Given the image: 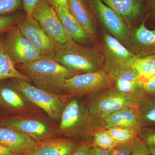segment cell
<instances>
[{"instance_id":"cell-7","label":"cell","mask_w":155,"mask_h":155,"mask_svg":"<svg viewBox=\"0 0 155 155\" xmlns=\"http://www.w3.org/2000/svg\"><path fill=\"white\" fill-rule=\"evenodd\" d=\"M11 85L27 99L41 108L53 119H61L66 103L58 94L33 86L29 82L12 78Z\"/></svg>"},{"instance_id":"cell-28","label":"cell","mask_w":155,"mask_h":155,"mask_svg":"<svg viewBox=\"0 0 155 155\" xmlns=\"http://www.w3.org/2000/svg\"><path fill=\"white\" fill-rule=\"evenodd\" d=\"M20 16L17 14L0 16V34L4 33L19 22Z\"/></svg>"},{"instance_id":"cell-1","label":"cell","mask_w":155,"mask_h":155,"mask_svg":"<svg viewBox=\"0 0 155 155\" xmlns=\"http://www.w3.org/2000/svg\"><path fill=\"white\" fill-rule=\"evenodd\" d=\"M20 72L37 87L56 93L62 91L65 81L81 74L56 62L53 57H44L31 63L17 65Z\"/></svg>"},{"instance_id":"cell-31","label":"cell","mask_w":155,"mask_h":155,"mask_svg":"<svg viewBox=\"0 0 155 155\" xmlns=\"http://www.w3.org/2000/svg\"><path fill=\"white\" fill-rule=\"evenodd\" d=\"M131 155H150L148 146L139 137L133 141Z\"/></svg>"},{"instance_id":"cell-36","label":"cell","mask_w":155,"mask_h":155,"mask_svg":"<svg viewBox=\"0 0 155 155\" xmlns=\"http://www.w3.org/2000/svg\"><path fill=\"white\" fill-rule=\"evenodd\" d=\"M46 1L54 9L59 6L68 8V0H46Z\"/></svg>"},{"instance_id":"cell-29","label":"cell","mask_w":155,"mask_h":155,"mask_svg":"<svg viewBox=\"0 0 155 155\" xmlns=\"http://www.w3.org/2000/svg\"><path fill=\"white\" fill-rule=\"evenodd\" d=\"M139 137L148 147H155V127H143L140 130Z\"/></svg>"},{"instance_id":"cell-27","label":"cell","mask_w":155,"mask_h":155,"mask_svg":"<svg viewBox=\"0 0 155 155\" xmlns=\"http://www.w3.org/2000/svg\"><path fill=\"white\" fill-rule=\"evenodd\" d=\"M22 5V0H0V16L10 15Z\"/></svg>"},{"instance_id":"cell-19","label":"cell","mask_w":155,"mask_h":155,"mask_svg":"<svg viewBox=\"0 0 155 155\" xmlns=\"http://www.w3.org/2000/svg\"><path fill=\"white\" fill-rule=\"evenodd\" d=\"M119 14L128 26L147 13L145 0H102Z\"/></svg>"},{"instance_id":"cell-5","label":"cell","mask_w":155,"mask_h":155,"mask_svg":"<svg viewBox=\"0 0 155 155\" xmlns=\"http://www.w3.org/2000/svg\"><path fill=\"white\" fill-rule=\"evenodd\" d=\"M114 82L110 75L104 70L81 73L66 79L62 91L76 97L89 96L114 87Z\"/></svg>"},{"instance_id":"cell-32","label":"cell","mask_w":155,"mask_h":155,"mask_svg":"<svg viewBox=\"0 0 155 155\" xmlns=\"http://www.w3.org/2000/svg\"><path fill=\"white\" fill-rule=\"evenodd\" d=\"M92 148L89 143H81L70 155H91Z\"/></svg>"},{"instance_id":"cell-2","label":"cell","mask_w":155,"mask_h":155,"mask_svg":"<svg viewBox=\"0 0 155 155\" xmlns=\"http://www.w3.org/2000/svg\"><path fill=\"white\" fill-rule=\"evenodd\" d=\"M53 59L81 73L97 72L104 67V58L100 48L81 44L71 38L64 43L56 45Z\"/></svg>"},{"instance_id":"cell-39","label":"cell","mask_w":155,"mask_h":155,"mask_svg":"<svg viewBox=\"0 0 155 155\" xmlns=\"http://www.w3.org/2000/svg\"><path fill=\"white\" fill-rule=\"evenodd\" d=\"M150 155H155V147H148Z\"/></svg>"},{"instance_id":"cell-12","label":"cell","mask_w":155,"mask_h":155,"mask_svg":"<svg viewBox=\"0 0 155 155\" xmlns=\"http://www.w3.org/2000/svg\"><path fill=\"white\" fill-rule=\"evenodd\" d=\"M147 16L136 28L131 29L125 47L137 58L155 55V30L148 29L146 25Z\"/></svg>"},{"instance_id":"cell-13","label":"cell","mask_w":155,"mask_h":155,"mask_svg":"<svg viewBox=\"0 0 155 155\" xmlns=\"http://www.w3.org/2000/svg\"><path fill=\"white\" fill-rule=\"evenodd\" d=\"M114 80V88L118 91L144 100L148 95L143 88L140 77L132 68L111 75Z\"/></svg>"},{"instance_id":"cell-11","label":"cell","mask_w":155,"mask_h":155,"mask_svg":"<svg viewBox=\"0 0 155 155\" xmlns=\"http://www.w3.org/2000/svg\"><path fill=\"white\" fill-rule=\"evenodd\" d=\"M17 27L23 36L44 56L53 57L56 45L32 17L20 20Z\"/></svg>"},{"instance_id":"cell-17","label":"cell","mask_w":155,"mask_h":155,"mask_svg":"<svg viewBox=\"0 0 155 155\" xmlns=\"http://www.w3.org/2000/svg\"><path fill=\"white\" fill-rule=\"evenodd\" d=\"M139 109L126 108L109 115L102 120L101 128L120 127L130 128L140 132L142 128L139 116Z\"/></svg>"},{"instance_id":"cell-34","label":"cell","mask_w":155,"mask_h":155,"mask_svg":"<svg viewBox=\"0 0 155 155\" xmlns=\"http://www.w3.org/2000/svg\"><path fill=\"white\" fill-rule=\"evenodd\" d=\"M143 88L148 95L155 94V75L149 79L143 81Z\"/></svg>"},{"instance_id":"cell-24","label":"cell","mask_w":155,"mask_h":155,"mask_svg":"<svg viewBox=\"0 0 155 155\" xmlns=\"http://www.w3.org/2000/svg\"><path fill=\"white\" fill-rule=\"evenodd\" d=\"M131 67L139 75L142 82L149 79L155 75V55L137 58Z\"/></svg>"},{"instance_id":"cell-23","label":"cell","mask_w":155,"mask_h":155,"mask_svg":"<svg viewBox=\"0 0 155 155\" xmlns=\"http://www.w3.org/2000/svg\"><path fill=\"white\" fill-rule=\"evenodd\" d=\"M139 116L142 128L155 126V94L148 95L141 104Z\"/></svg>"},{"instance_id":"cell-18","label":"cell","mask_w":155,"mask_h":155,"mask_svg":"<svg viewBox=\"0 0 155 155\" xmlns=\"http://www.w3.org/2000/svg\"><path fill=\"white\" fill-rule=\"evenodd\" d=\"M79 143L69 138L49 139L37 142L34 148L25 155H70Z\"/></svg>"},{"instance_id":"cell-38","label":"cell","mask_w":155,"mask_h":155,"mask_svg":"<svg viewBox=\"0 0 155 155\" xmlns=\"http://www.w3.org/2000/svg\"><path fill=\"white\" fill-rule=\"evenodd\" d=\"M91 155H110V154H109V151L93 147Z\"/></svg>"},{"instance_id":"cell-16","label":"cell","mask_w":155,"mask_h":155,"mask_svg":"<svg viewBox=\"0 0 155 155\" xmlns=\"http://www.w3.org/2000/svg\"><path fill=\"white\" fill-rule=\"evenodd\" d=\"M54 10L70 38L85 45L93 44L94 40L89 35L83 26L72 16L68 7L59 6Z\"/></svg>"},{"instance_id":"cell-8","label":"cell","mask_w":155,"mask_h":155,"mask_svg":"<svg viewBox=\"0 0 155 155\" xmlns=\"http://www.w3.org/2000/svg\"><path fill=\"white\" fill-rule=\"evenodd\" d=\"M0 38L3 48L15 65L31 63L44 57L14 26Z\"/></svg>"},{"instance_id":"cell-15","label":"cell","mask_w":155,"mask_h":155,"mask_svg":"<svg viewBox=\"0 0 155 155\" xmlns=\"http://www.w3.org/2000/svg\"><path fill=\"white\" fill-rule=\"evenodd\" d=\"M37 141L27 134L13 128L0 125V145L19 155H25L32 150Z\"/></svg>"},{"instance_id":"cell-25","label":"cell","mask_w":155,"mask_h":155,"mask_svg":"<svg viewBox=\"0 0 155 155\" xmlns=\"http://www.w3.org/2000/svg\"><path fill=\"white\" fill-rule=\"evenodd\" d=\"M89 143L93 147L108 151L117 144L108 133L107 129L104 128H97L94 131Z\"/></svg>"},{"instance_id":"cell-30","label":"cell","mask_w":155,"mask_h":155,"mask_svg":"<svg viewBox=\"0 0 155 155\" xmlns=\"http://www.w3.org/2000/svg\"><path fill=\"white\" fill-rule=\"evenodd\" d=\"M133 141L117 143L109 150L110 155H131Z\"/></svg>"},{"instance_id":"cell-37","label":"cell","mask_w":155,"mask_h":155,"mask_svg":"<svg viewBox=\"0 0 155 155\" xmlns=\"http://www.w3.org/2000/svg\"><path fill=\"white\" fill-rule=\"evenodd\" d=\"M0 155H19L14 151L0 145Z\"/></svg>"},{"instance_id":"cell-26","label":"cell","mask_w":155,"mask_h":155,"mask_svg":"<svg viewBox=\"0 0 155 155\" xmlns=\"http://www.w3.org/2000/svg\"><path fill=\"white\" fill-rule=\"evenodd\" d=\"M108 133L117 143L133 141L139 136V132L125 127H115L107 129Z\"/></svg>"},{"instance_id":"cell-10","label":"cell","mask_w":155,"mask_h":155,"mask_svg":"<svg viewBox=\"0 0 155 155\" xmlns=\"http://www.w3.org/2000/svg\"><path fill=\"white\" fill-rule=\"evenodd\" d=\"M32 17L57 44L64 43L70 38L54 9L46 0H42L36 6Z\"/></svg>"},{"instance_id":"cell-3","label":"cell","mask_w":155,"mask_h":155,"mask_svg":"<svg viewBox=\"0 0 155 155\" xmlns=\"http://www.w3.org/2000/svg\"><path fill=\"white\" fill-rule=\"evenodd\" d=\"M59 130L67 137L82 136L89 143L98 127L91 115L87 103L76 97L67 104L61 115Z\"/></svg>"},{"instance_id":"cell-22","label":"cell","mask_w":155,"mask_h":155,"mask_svg":"<svg viewBox=\"0 0 155 155\" xmlns=\"http://www.w3.org/2000/svg\"><path fill=\"white\" fill-rule=\"evenodd\" d=\"M21 94L11 85L0 84V102L12 109H22L25 103Z\"/></svg>"},{"instance_id":"cell-21","label":"cell","mask_w":155,"mask_h":155,"mask_svg":"<svg viewBox=\"0 0 155 155\" xmlns=\"http://www.w3.org/2000/svg\"><path fill=\"white\" fill-rule=\"evenodd\" d=\"M7 78H17L30 82L29 79L17 69L0 41V81Z\"/></svg>"},{"instance_id":"cell-33","label":"cell","mask_w":155,"mask_h":155,"mask_svg":"<svg viewBox=\"0 0 155 155\" xmlns=\"http://www.w3.org/2000/svg\"><path fill=\"white\" fill-rule=\"evenodd\" d=\"M42 0H22V6L27 17H32L33 11Z\"/></svg>"},{"instance_id":"cell-6","label":"cell","mask_w":155,"mask_h":155,"mask_svg":"<svg viewBox=\"0 0 155 155\" xmlns=\"http://www.w3.org/2000/svg\"><path fill=\"white\" fill-rule=\"evenodd\" d=\"M99 45L104 58L103 70L110 76L131 67L137 58L118 39L104 31Z\"/></svg>"},{"instance_id":"cell-20","label":"cell","mask_w":155,"mask_h":155,"mask_svg":"<svg viewBox=\"0 0 155 155\" xmlns=\"http://www.w3.org/2000/svg\"><path fill=\"white\" fill-rule=\"evenodd\" d=\"M70 13L92 38H96L97 26L94 14L87 0H68Z\"/></svg>"},{"instance_id":"cell-4","label":"cell","mask_w":155,"mask_h":155,"mask_svg":"<svg viewBox=\"0 0 155 155\" xmlns=\"http://www.w3.org/2000/svg\"><path fill=\"white\" fill-rule=\"evenodd\" d=\"M145 100L125 94L112 87L91 96L87 103L93 119L101 128V122L107 116L124 108L140 109Z\"/></svg>"},{"instance_id":"cell-35","label":"cell","mask_w":155,"mask_h":155,"mask_svg":"<svg viewBox=\"0 0 155 155\" xmlns=\"http://www.w3.org/2000/svg\"><path fill=\"white\" fill-rule=\"evenodd\" d=\"M147 16L155 22V0H145Z\"/></svg>"},{"instance_id":"cell-9","label":"cell","mask_w":155,"mask_h":155,"mask_svg":"<svg viewBox=\"0 0 155 155\" xmlns=\"http://www.w3.org/2000/svg\"><path fill=\"white\" fill-rule=\"evenodd\" d=\"M94 17L104 31L125 46L130 29L122 17L102 0H87Z\"/></svg>"},{"instance_id":"cell-14","label":"cell","mask_w":155,"mask_h":155,"mask_svg":"<svg viewBox=\"0 0 155 155\" xmlns=\"http://www.w3.org/2000/svg\"><path fill=\"white\" fill-rule=\"evenodd\" d=\"M0 125L21 131L37 142L52 138L53 136L51 128L46 124L35 119H7L0 122Z\"/></svg>"}]
</instances>
